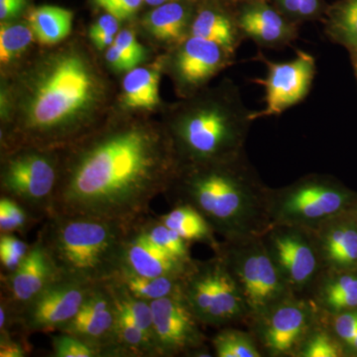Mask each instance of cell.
<instances>
[{"label":"cell","instance_id":"26","mask_svg":"<svg viewBox=\"0 0 357 357\" xmlns=\"http://www.w3.org/2000/svg\"><path fill=\"white\" fill-rule=\"evenodd\" d=\"M73 17L74 15L69 9L44 6L33 9L28 16V23L37 41L53 45L70 34Z\"/></svg>","mask_w":357,"mask_h":357},{"label":"cell","instance_id":"9","mask_svg":"<svg viewBox=\"0 0 357 357\" xmlns=\"http://www.w3.org/2000/svg\"><path fill=\"white\" fill-rule=\"evenodd\" d=\"M59 177L57 161L48 152H16L2 168V196L15 199L35 218H47L53 210Z\"/></svg>","mask_w":357,"mask_h":357},{"label":"cell","instance_id":"18","mask_svg":"<svg viewBox=\"0 0 357 357\" xmlns=\"http://www.w3.org/2000/svg\"><path fill=\"white\" fill-rule=\"evenodd\" d=\"M231 56L215 42L190 36L176 54V76L185 88H199L229 64Z\"/></svg>","mask_w":357,"mask_h":357},{"label":"cell","instance_id":"6","mask_svg":"<svg viewBox=\"0 0 357 357\" xmlns=\"http://www.w3.org/2000/svg\"><path fill=\"white\" fill-rule=\"evenodd\" d=\"M356 195L338 181L325 176L300 178L281 190H270L271 229L279 225L307 230L351 211Z\"/></svg>","mask_w":357,"mask_h":357},{"label":"cell","instance_id":"14","mask_svg":"<svg viewBox=\"0 0 357 357\" xmlns=\"http://www.w3.org/2000/svg\"><path fill=\"white\" fill-rule=\"evenodd\" d=\"M255 321L258 335L270 356H293L312 332L314 312L306 302L290 296Z\"/></svg>","mask_w":357,"mask_h":357},{"label":"cell","instance_id":"10","mask_svg":"<svg viewBox=\"0 0 357 357\" xmlns=\"http://www.w3.org/2000/svg\"><path fill=\"white\" fill-rule=\"evenodd\" d=\"M96 286L62 277L25 305L15 323L28 333L58 331L76 316Z\"/></svg>","mask_w":357,"mask_h":357},{"label":"cell","instance_id":"20","mask_svg":"<svg viewBox=\"0 0 357 357\" xmlns=\"http://www.w3.org/2000/svg\"><path fill=\"white\" fill-rule=\"evenodd\" d=\"M116 314L115 304L103 311L79 310L74 318L58 331L79 337L98 349L100 356L109 357L114 344Z\"/></svg>","mask_w":357,"mask_h":357},{"label":"cell","instance_id":"4","mask_svg":"<svg viewBox=\"0 0 357 357\" xmlns=\"http://www.w3.org/2000/svg\"><path fill=\"white\" fill-rule=\"evenodd\" d=\"M96 96V77L81 56L64 53L50 59L33 81L26 105V140L42 144L60 140Z\"/></svg>","mask_w":357,"mask_h":357},{"label":"cell","instance_id":"51","mask_svg":"<svg viewBox=\"0 0 357 357\" xmlns=\"http://www.w3.org/2000/svg\"><path fill=\"white\" fill-rule=\"evenodd\" d=\"M349 52H351V51H349ZM354 52H357V51H354Z\"/></svg>","mask_w":357,"mask_h":357},{"label":"cell","instance_id":"27","mask_svg":"<svg viewBox=\"0 0 357 357\" xmlns=\"http://www.w3.org/2000/svg\"><path fill=\"white\" fill-rule=\"evenodd\" d=\"M189 13L178 2L157 6L144 18V26L155 38L166 42L181 41L184 37Z\"/></svg>","mask_w":357,"mask_h":357},{"label":"cell","instance_id":"21","mask_svg":"<svg viewBox=\"0 0 357 357\" xmlns=\"http://www.w3.org/2000/svg\"><path fill=\"white\" fill-rule=\"evenodd\" d=\"M169 229L177 232L188 243L208 244L218 251L220 244L215 237V230L198 210L188 204H177L175 208L158 218Z\"/></svg>","mask_w":357,"mask_h":357},{"label":"cell","instance_id":"8","mask_svg":"<svg viewBox=\"0 0 357 357\" xmlns=\"http://www.w3.org/2000/svg\"><path fill=\"white\" fill-rule=\"evenodd\" d=\"M182 293L204 325L222 326L249 316L243 291L220 255L192 263L183 280Z\"/></svg>","mask_w":357,"mask_h":357},{"label":"cell","instance_id":"43","mask_svg":"<svg viewBox=\"0 0 357 357\" xmlns=\"http://www.w3.org/2000/svg\"><path fill=\"white\" fill-rule=\"evenodd\" d=\"M282 7L292 15L311 17L319 9V0H279Z\"/></svg>","mask_w":357,"mask_h":357},{"label":"cell","instance_id":"12","mask_svg":"<svg viewBox=\"0 0 357 357\" xmlns=\"http://www.w3.org/2000/svg\"><path fill=\"white\" fill-rule=\"evenodd\" d=\"M262 237L291 290L300 291L314 280L321 261L309 230L279 225Z\"/></svg>","mask_w":357,"mask_h":357},{"label":"cell","instance_id":"2","mask_svg":"<svg viewBox=\"0 0 357 357\" xmlns=\"http://www.w3.org/2000/svg\"><path fill=\"white\" fill-rule=\"evenodd\" d=\"M172 187L176 188L177 204L194 206L227 243L261 237L271 229L270 189L245 154L180 167Z\"/></svg>","mask_w":357,"mask_h":357},{"label":"cell","instance_id":"37","mask_svg":"<svg viewBox=\"0 0 357 357\" xmlns=\"http://www.w3.org/2000/svg\"><path fill=\"white\" fill-rule=\"evenodd\" d=\"M52 345L55 357H102L98 349L93 345L69 333H60L54 335Z\"/></svg>","mask_w":357,"mask_h":357},{"label":"cell","instance_id":"31","mask_svg":"<svg viewBox=\"0 0 357 357\" xmlns=\"http://www.w3.org/2000/svg\"><path fill=\"white\" fill-rule=\"evenodd\" d=\"M143 234L151 241L155 245L163 249L171 255L185 261H192L190 255L189 243L185 241L177 232L169 229L164 223L157 220L142 218L138 222Z\"/></svg>","mask_w":357,"mask_h":357},{"label":"cell","instance_id":"33","mask_svg":"<svg viewBox=\"0 0 357 357\" xmlns=\"http://www.w3.org/2000/svg\"><path fill=\"white\" fill-rule=\"evenodd\" d=\"M31 28L23 24L2 25L0 28V61L10 62L18 57L31 44Z\"/></svg>","mask_w":357,"mask_h":357},{"label":"cell","instance_id":"19","mask_svg":"<svg viewBox=\"0 0 357 357\" xmlns=\"http://www.w3.org/2000/svg\"><path fill=\"white\" fill-rule=\"evenodd\" d=\"M237 23L243 34L264 46L289 43L297 36L295 28L265 4L255 3L244 8Z\"/></svg>","mask_w":357,"mask_h":357},{"label":"cell","instance_id":"7","mask_svg":"<svg viewBox=\"0 0 357 357\" xmlns=\"http://www.w3.org/2000/svg\"><path fill=\"white\" fill-rule=\"evenodd\" d=\"M227 263L245 299L249 316L259 318L290 297L292 290L282 276L263 237L220 244L217 251Z\"/></svg>","mask_w":357,"mask_h":357},{"label":"cell","instance_id":"42","mask_svg":"<svg viewBox=\"0 0 357 357\" xmlns=\"http://www.w3.org/2000/svg\"><path fill=\"white\" fill-rule=\"evenodd\" d=\"M105 59H107L110 67L117 70V72L128 73L129 70L135 69L136 66L140 64L136 59L124 53L114 43L107 48Z\"/></svg>","mask_w":357,"mask_h":357},{"label":"cell","instance_id":"5","mask_svg":"<svg viewBox=\"0 0 357 357\" xmlns=\"http://www.w3.org/2000/svg\"><path fill=\"white\" fill-rule=\"evenodd\" d=\"M251 114L234 86L192 103L173 126L171 141L178 166L225 161L244 154Z\"/></svg>","mask_w":357,"mask_h":357},{"label":"cell","instance_id":"29","mask_svg":"<svg viewBox=\"0 0 357 357\" xmlns=\"http://www.w3.org/2000/svg\"><path fill=\"white\" fill-rule=\"evenodd\" d=\"M326 33L349 51H357V0H342L331 9Z\"/></svg>","mask_w":357,"mask_h":357},{"label":"cell","instance_id":"15","mask_svg":"<svg viewBox=\"0 0 357 357\" xmlns=\"http://www.w3.org/2000/svg\"><path fill=\"white\" fill-rule=\"evenodd\" d=\"M60 278L62 275L38 237L17 269L2 275L7 293L2 299L13 312L14 319L25 305Z\"/></svg>","mask_w":357,"mask_h":357},{"label":"cell","instance_id":"36","mask_svg":"<svg viewBox=\"0 0 357 357\" xmlns=\"http://www.w3.org/2000/svg\"><path fill=\"white\" fill-rule=\"evenodd\" d=\"M31 245L13 234L0 236V262L6 274L11 273L22 263Z\"/></svg>","mask_w":357,"mask_h":357},{"label":"cell","instance_id":"40","mask_svg":"<svg viewBox=\"0 0 357 357\" xmlns=\"http://www.w3.org/2000/svg\"><path fill=\"white\" fill-rule=\"evenodd\" d=\"M333 330L345 344L351 342L357 333V309L335 314Z\"/></svg>","mask_w":357,"mask_h":357},{"label":"cell","instance_id":"45","mask_svg":"<svg viewBox=\"0 0 357 357\" xmlns=\"http://www.w3.org/2000/svg\"><path fill=\"white\" fill-rule=\"evenodd\" d=\"M25 1L22 0H6L0 1V18L2 20L14 17L21 13L24 6Z\"/></svg>","mask_w":357,"mask_h":357},{"label":"cell","instance_id":"13","mask_svg":"<svg viewBox=\"0 0 357 357\" xmlns=\"http://www.w3.org/2000/svg\"><path fill=\"white\" fill-rule=\"evenodd\" d=\"M265 79H256L265 89V107L252 112V121L261 117L281 114L306 98L316 74V61L310 54L297 52V57L284 63L264 60Z\"/></svg>","mask_w":357,"mask_h":357},{"label":"cell","instance_id":"16","mask_svg":"<svg viewBox=\"0 0 357 357\" xmlns=\"http://www.w3.org/2000/svg\"><path fill=\"white\" fill-rule=\"evenodd\" d=\"M321 261L333 271H354L357 268V215H342L309 230Z\"/></svg>","mask_w":357,"mask_h":357},{"label":"cell","instance_id":"44","mask_svg":"<svg viewBox=\"0 0 357 357\" xmlns=\"http://www.w3.org/2000/svg\"><path fill=\"white\" fill-rule=\"evenodd\" d=\"M24 347L20 342H15L10 335H1L0 338V356L23 357L25 356Z\"/></svg>","mask_w":357,"mask_h":357},{"label":"cell","instance_id":"23","mask_svg":"<svg viewBox=\"0 0 357 357\" xmlns=\"http://www.w3.org/2000/svg\"><path fill=\"white\" fill-rule=\"evenodd\" d=\"M116 312L114 344L109 357L158 356L152 337L117 307Z\"/></svg>","mask_w":357,"mask_h":357},{"label":"cell","instance_id":"38","mask_svg":"<svg viewBox=\"0 0 357 357\" xmlns=\"http://www.w3.org/2000/svg\"><path fill=\"white\" fill-rule=\"evenodd\" d=\"M119 20L107 13L100 16L91 26L89 37L98 50H105L114 43L119 32Z\"/></svg>","mask_w":357,"mask_h":357},{"label":"cell","instance_id":"39","mask_svg":"<svg viewBox=\"0 0 357 357\" xmlns=\"http://www.w3.org/2000/svg\"><path fill=\"white\" fill-rule=\"evenodd\" d=\"M93 2L117 20H126L135 15L144 0H93Z\"/></svg>","mask_w":357,"mask_h":357},{"label":"cell","instance_id":"11","mask_svg":"<svg viewBox=\"0 0 357 357\" xmlns=\"http://www.w3.org/2000/svg\"><path fill=\"white\" fill-rule=\"evenodd\" d=\"M153 314V342L158 356L203 351L204 333L183 293L150 302Z\"/></svg>","mask_w":357,"mask_h":357},{"label":"cell","instance_id":"17","mask_svg":"<svg viewBox=\"0 0 357 357\" xmlns=\"http://www.w3.org/2000/svg\"><path fill=\"white\" fill-rule=\"evenodd\" d=\"M194 261L178 259L155 245L143 234L137 222L126 238L121 269L145 277H184Z\"/></svg>","mask_w":357,"mask_h":357},{"label":"cell","instance_id":"47","mask_svg":"<svg viewBox=\"0 0 357 357\" xmlns=\"http://www.w3.org/2000/svg\"><path fill=\"white\" fill-rule=\"evenodd\" d=\"M352 65H354V73L357 79V52L351 51Z\"/></svg>","mask_w":357,"mask_h":357},{"label":"cell","instance_id":"32","mask_svg":"<svg viewBox=\"0 0 357 357\" xmlns=\"http://www.w3.org/2000/svg\"><path fill=\"white\" fill-rule=\"evenodd\" d=\"M215 356L218 357H261L250 335L237 330H225L213 340Z\"/></svg>","mask_w":357,"mask_h":357},{"label":"cell","instance_id":"48","mask_svg":"<svg viewBox=\"0 0 357 357\" xmlns=\"http://www.w3.org/2000/svg\"><path fill=\"white\" fill-rule=\"evenodd\" d=\"M347 345H349V349H352V351L357 352V333L351 342H347Z\"/></svg>","mask_w":357,"mask_h":357},{"label":"cell","instance_id":"49","mask_svg":"<svg viewBox=\"0 0 357 357\" xmlns=\"http://www.w3.org/2000/svg\"><path fill=\"white\" fill-rule=\"evenodd\" d=\"M232 1H245V0H232Z\"/></svg>","mask_w":357,"mask_h":357},{"label":"cell","instance_id":"50","mask_svg":"<svg viewBox=\"0 0 357 357\" xmlns=\"http://www.w3.org/2000/svg\"><path fill=\"white\" fill-rule=\"evenodd\" d=\"M0 1H6V0H0ZM22 1H25V0H22Z\"/></svg>","mask_w":357,"mask_h":357},{"label":"cell","instance_id":"30","mask_svg":"<svg viewBox=\"0 0 357 357\" xmlns=\"http://www.w3.org/2000/svg\"><path fill=\"white\" fill-rule=\"evenodd\" d=\"M107 286L116 307L132 318L153 340V314L150 302L134 296L116 278L107 282Z\"/></svg>","mask_w":357,"mask_h":357},{"label":"cell","instance_id":"22","mask_svg":"<svg viewBox=\"0 0 357 357\" xmlns=\"http://www.w3.org/2000/svg\"><path fill=\"white\" fill-rule=\"evenodd\" d=\"M191 36L215 42L234 55L241 33L237 21L217 9H202L191 24Z\"/></svg>","mask_w":357,"mask_h":357},{"label":"cell","instance_id":"28","mask_svg":"<svg viewBox=\"0 0 357 357\" xmlns=\"http://www.w3.org/2000/svg\"><path fill=\"white\" fill-rule=\"evenodd\" d=\"M184 277H145L121 269L115 278L136 297L151 302L182 292Z\"/></svg>","mask_w":357,"mask_h":357},{"label":"cell","instance_id":"34","mask_svg":"<svg viewBox=\"0 0 357 357\" xmlns=\"http://www.w3.org/2000/svg\"><path fill=\"white\" fill-rule=\"evenodd\" d=\"M37 220L22 204L9 197L0 199V231L3 234L23 232Z\"/></svg>","mask_w":357,"mask_h":357},{"label":"cell","instance_id":"41","mask_svg":"<svg viewBox=\"0 0 357 357\" xmlns=\"http://www.w3.org/2000/svg\"><path fill=\"white\" fill-rule=\"evenodd\" d=\"M114 44L121 48L124 53L131 56L141 63L145 59V49L142 45L137 41L133 32L129 30H123L116 35Z\"/></svg>","mask_w":357,"mask_h":357},{"label":"cell","instance_id":"25","mask_svg":"<svg viewBox=\"0 0 357 357\" xmlns=\"http://www.w3.org/2000/svg\"><path fill=\"white\" fill-rule=\"evenodd\" d=\"M160 72L150 68L129 70L122 83V100L129 109H150L159 105Z\"/></svg>","mask_w":357,"mask_h":357},{"label":"cell","instance_id":"35","mask_svg":"<svg viewBox=\"0 0 357 357\" xmlns=\"http://www.w3.org/2000/svg\"><path fill=\"white\" fill-rule=\"evenodd\" d=\"M342 351L337 340L324 331L311 332L300 345L296 356L300 357H338Z\"/></svg>","mask_w":357,"mask_h":357},{"label":"cell","instance_id":"24","mask_svg":"<svg viewBox=\"0 0 357 357\" xmlns=\"http://www.w3.org/2000/svg\"><path fill=\"white\" fill-rule=\"evenodd\" d=\"M354 271H333L321 283L318 292L321 307L331 314L357 309V273Z\"/></svg>","mask_w":357,"mask_h":357},{"label":"cell","instance_id":"1","mask_svg":"<svg viewBox=\"0 0 357 357\" xmlns=\"http://www.w3.org/2000/svg\"><path fill=\"white\" fill-rule=\"evenodd\" d=\"M178 168L172 141L157 130L132 126L102 134L66 160L51 215L133 225L158 195L171 189Z\"/></svg>","mask_w":357,"mask_h":357},{"label":"cell","instance_id":"46","mask_svg":"<svg viewBox=\"0 0 357 357\" xmlns=\"http://www.w3.org/2000/svg\"><path fill=\"white\" fill-rule=\"evenodd\" d=\"M170 1H172V0H144V2H146L147 4L152 6H162V4H165L167 2Z\"/></svg>","mask_w":357,"mask_h":357},{"label":"cell","instance_id":"3","mask_svg":"<svg viewBox=\"0 0 357 357\" xmlns=\"http://www.w3.org/2000/svg\"><path fill=\"white\" fill-rule=\"evenodd\" d=\"M39 238L64 278L100 285L119 274L132 225L105 218L54 213Z\"/></svg>","mask_w":357,"mask_h":357}]
</instances>
